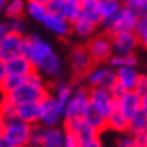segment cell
<instances>
[{
    "label": "cell",
    "instance_id": "obj_32",
    "mask_svg": "<svg viewBox=\"0 0 147 147\" xmlns=\"http://www.w3.org/2000/svg\"><path fill=\"white\" fill-rule=\"evenodd\" d=\"M0 119H2V122L18 119V116H17V105L12 102L8 96H3L2 104H0Z\"/></svg>",
    "mask_w": 147,
    "mask_h": 147
},
{
    "label": "cell",
    "instance_id": "obj_6",
    "mask_svg": "<svg viewBox=\"0 0 147 147\" xmlns=\"http://www.w3.org/2000/svg\"><path fill=\"white\" fill-rule=\"evenodd\" d=\"M65 107L60 105L56 98L48 93L41 101V123L44 128H57V123L63 119Z\"/></svg>",
    "mask_w": 147,
    "mask_h": 147
},
{
    "label": "cell",
    "instance_id": "obj_19",
    "mask_svg": "<svg viewBox=\"0 0 147 147\" xmlns=\"http://www.w3.org/2000/svg\"><path fill=\"white\" fill-rule=\"evenodd\" d=\"M81 17L87 18L95 26H104V18L99 11V0H83L81 2Z\"/></svg>",
    "mask_w": 147,
    "mask_h": 147
},
{
    "label": "cell",
    "instance_id": "obj_17",
    "mask_svg": "<svg viewBox=\"0 0 147 147\" xmlns=\"http://www.w3.org/2000/svg\"><path fill=\"white\" fill-rule=\"evenodd\" d=\"M17 116L20 120L32 126L41 123V102H30L17 107Z\"/></svg>",
    "mask_w": 147,
    "mask_h": 147
},
{
    "label": "cell",
    "instance_id": "obj_21",
    "mask_svg": "<svg viewBox=\"0 0 147 147\" xmlns=\"http://www.w3.org/2000/svg\"><path fill=\"white\" fill-rule=\"evenodd\" d=\"M123 6L122 0H99V11L104 18V24L114 18Z\"/></svg>",
    "mask_w": 147,
    "mask_h": 147
},
{
    "label": "cell",
    "instance_id": "obj_8",
    "mask_svg": "<svg viewBox=\"0 0 147 147\" xmlns=\"http://www.w3.org/2000/svg\"><path fill=\"white\" fill-rule=\"evenodd\" d=\"M63 129L66 132L74 134L81 146L87 144L93 140L101 137V132L95 129L92 125H89L84 119H71V120H63Z\"/></svg>",
    "mask_w": 147,
    "mask_h": 147
},
{
    "label": "cell",
    "instance_id": "obj_10",
    "mask_svg": "<svg viewBox=\"0 0 147 147\" xmlns=\"http://www.w3.org/2000/svg\"><path fill=\"white\" fill-rule=\"evenodd\" d=\"M35 71L32 62L24 57L18 56L15 59H11L8 62H0V80L6 75H18V77H29Z\"/></svg>",
    "mask_w": 147,
    "mask_h": 147
},
{
    "label": "cell",
    "instance_id": "obj_3",
    "mask_svg": "<svg viewBox=\"0 0 147 147\" xmlns=\"http://www.w3.org/2000/svg\"><path fill=\"white\" fill-rule=\"evenodd\" d=\"M141 18V14L138 11L129 8V6H123L119 14L105 23L102 27L108 35H116V33H123V32H135L137 24Z\"/></svg>",
    "mask_w": 147,
    "mask_h": 147
},
{
    "label": "cell",
    "instance_id": "obj_22",
    "mask_svg": "<svg viewBox=\"0 0 147 147\" xmlns=\"http://www.w3.org/2000/svg\"><path fill=\"white\" fill-rule=\"evenodd\" d=\"M98 29V26H95L92 21H89L87 18L80 17L78 20L72 23V33H75L80 38H89L92 39L95 36V32Z\"/></svg>",
    "mask_w": 147,
    "mask_h": 147
},
{
    "label": "cell",
    "instance_id": "obj_2",
    "mask_svg": "<svg viewBox=\"0 0 147 147\" xmlns=\"http://www.w3.org/2000/svg\"><path fill=\"white\" fill-rule=\"evenodd\" d=\"M32 128L20 119L0 122V147H27Z\"/></svg>",
    "mask_w": 147,
    "mask_h": 147
},
{
    "label": "cell",
    "instance_id": "obj_33",
    "mask_svg": "<svg viewBox=\"0 0 147 147\" xmlns=\"http://www.w3.org/2000/svg\"><path fill=\"white\" fill-rule=\"evenodd\" d=\"M44 141H45V128L42 125H35L32 128L27 147H44Z\"/></svg>",
    "mask_w": 147,
    "mask_h": 147
},
{
    "label": "cell",
    "instance_id": "obj_46",
    "mask_svg": "<svg viewBox=\"0 0 147 147\" xmlns=\"http://www.w3.org/2000/svg\"><path fill=\"white\" fill-rule=\"evenodd\" d=\"M8 2H9V0H0V8H2L3 11L6 8V5H8Z\"/></svg>",
    "mask_w": 147,
    "mask_h": 147
},
{
    "label": "cell",
    "instance_id": "obj_30",
    "mask_svg": "<svg viewBox=\"0 0 147 147\" xmlns=\"http://www.w3.org/2000/svg\"><path fill=\"white\" fill-rule=\"evenodd\" d=\"M137 65V57L134 54H129V56H119V54H114L110 62H108V66L111 69H120V68H135Z\"/></svg>",
    "mask_w": 147,
    "mask_h": 147
},
{
    "label": "cell",
    "instance_id": "obj_20",
    "mask_svg": "<svg viewBox=\"0 0 147 147\" xmlns=\"http://www.w3.org/2000/svg\"><path fill=\"white\" fill-rule=\"evenodd\" d=\"M110 71V66H102V65H96L92 71L86 74V77L83 78L84 86L87 89H99V86L102 84L104 78L107 77V74Z\"/></svg>",
    "mask_w": 147,
    "mask_h": 147
},
{
    "label": "cell",
    "instance_id": "obj_38",
    "mask_svg": "<svg viewBox=\"0 0 147 147\" xmlns=\"http://www.w3.org/2000/svg\"><path fill=\"white\" fill-rule=\"evenodd\" d=\"M125 6H129V8L138 11L140 14H144V11L147 8V0H122Z\"/></svg>",
    "mask_w": 147,
    "mask_h": 147
},
{
    "label": "cell",
    "instance_id": "obj_31",
    "mask_svg": "<svg viewBox=\"0 0 147 147\" xmlns=\"http://www.w3.org/2000/svg\"><path fill=\"white\" fill-rule=\"evenodd\" d=\"M26 14H27L30 18L36 20V21L42 23L45 17L50 14L47 5L42 3H36V2H27V9H26Z\"/></svg>",
    "mask_w": 147,
    "mask_h": 147
},
{
    "label": "cell",
    "instance_id": "obj_27",
    "mask_svg": "<svg viewBox=\"0 0 147 147\" xmlns=\"http://www.w3.org/2000/svg\"><path fill=\"white\" fill-rule=\"evenodd\" d=\"M81 2L83 0H65L62 17H65L69 23L78 20L81 17Z\"/></svg>",
    "mask_w": 147,
    "mask_h": 147
},
{
    "label": "cell",
    "instance_id": "obj_9",
    "mask_svg": "<svg viewBox=\"0 0 147 147\" xmlns=\"http://www.w3.org/2000/svg\"><path fill=\"white\" fill-rule=\"evenodd\" d=\"M24 38L26 36H20L15 33L0 36V62H8L11 59L23 56Z\"/></svg>",
    "mask_w": 147,
    "mask_h": 147
},
{
    "label": "cell",
    "instance_id": "obj_7",
    "mask_svg": "<svg viewBox=\"0 0 147 147\" xmlns=\"http://www.w3.org/2000/svg\"><path fill=\"white\" fill-rule=\"evenodd\" d=\"M69 63H71V68L72 72L75 74L78 78H84L86 74L89 71H92L95 68V62L89 53L87 45H77L74 47L71 54H69Z\"/></svg>",
    "mask_w": 147,
    "mask_h": 147
},
{
    "label": "cell",
    "instance_id": "obj_13",
    "mask_svg": "<svg viewBox=\"0 0 147 147\" xmlns=\"http://www.w3.org/2000/svg\"><path fill=\"white\" fill-rule=\"evenodd\" d=\"M90 105L101 113L102 116L108 117L111 110L116 105V99L108 90L104 89H90Z\"/></svg>",
    "mask_w": 147,
    "mask_h": 147
},
{
    "label": "cell",
    "instance_id": "obj_37",
    "mask_svg": "<svg viewBox=\"0 0 147 147\" xmlns=\"http://www.w3.org/2000/svg\"><path fill=\"white\" fill-rule=\"evenodd\" d=\"M116 147H135V137L131 135L129 132L120 134L116 141Z\"/></svg>",
    "mask_w": 147,
    "mask_h": 147
},
{
    "label": "cell",
    "instance_id": "obj_25",
    "mask_svg": "<svg viewBox=\"0 0 147 147\" xmlns=\"http://www.w3.org/2000/svg\"><path fill=\"white\" fill-rule=\"evenodd\" d=\"M63 146H65V129L45 128L44 147H63Z\"/></svg>",
    "mask_w": 147,
    "mask_h": 147
},
{
    "label": "cell",
    "instance_id": "obj_1",
    "mask_svg": "<svg viewBox=\"0 0 147 147\" xmlns=\"http://www.w3.org/2000/svg\"><path fill=\"white\" fill-rule=\"evenodd\" d=\"M23 56L27 57L35 71L42 74L44 77H59L63 71V63L60 57L54 53L53 47L44 41L38 35L24 38V50Z\"/></svg>",
    "mask_w": 147,
    "mask_h": 147
},
{
    "label": "cell",
    "instance_id": "obj_28",
    "mask_svg": "<svg viewBox=\"0 0 147 147\" xmlns=\"http://www.w3.org/2000/svg\"><path fill=\"white\" fill-rule=\"evenodd\" d=\"M74 92H75V89H74L71 84H68V83H57L56 87H54V93H51V95L56 98V101L60 105L66 107V104H68L69 99L72 98Z\"/></svg>",
    "mask_w": 147,
    "mask_h": 147
},
{
    "label": "cell",
    "instance_id": "obj_44",
    "mask_svg": "<svg viewBox=\"0 0 147 147\" xmlns=\"http://www.w3.org/2000/svg\"><path fill=\"white\" fill-rule=\"evenodd\" d=\"M141 111L147 116V93L144 96H141Z\"/></svg>",
    "mask_w": 147,
    "mask_h": 147
},
{
    "label": "cell",
    "instance_id": "obj_41",
    "mask_svg": "<svg viewBox=\"0 0 147 147\" xmlns=\"http://www.w3.org/2000/svg\"><path fill=\"white\" fill-rule=\"evenodd\" d=\"M134 92H137L140 96H144L147 93V75H143L141 74V77L138 80V84H137V87Z\"/></svg>",
    "mask_w": 147,
    "mask_h": 147
},
{
    "label": "cell",
    "instance_id": "obj_24",
    "mask_svg": "<svg viewBox=\"0 0 147 147\" xmlns=\"http://www.w3.org/2000/svg\"><path fill=\"white\" fill-rule=\"evenodd\" d=\"M27 77H18V75H6L5 78L0 80V90H2L3 96H8L11 93L18 90L23 84H26Z\"/></svg>",
    "mask_w": 147,
    "mask_h": 147
},
{
    "label": "cell",
    "instance_id": "obj_12",
    "mask_svg": "<svg viewBox=\"0 0 147 147\" xmlns=\"http://www.w3.org/2000/svg\"><path fill=\"white\" fill-rule=\"evenodd\" d=\"M113 39V48L114 54L119 56H129L134 54L137 45L140 44V39L135 32H123V33H116L111 35Z\"/></svg>",
    "mask_w": 147,
    "mask_h": 147
},
{
    "label": "cell",
    "instance_id": "obj_29",
    "mask_svg": "<svg viewBox=\"0 0 147 147\" xmlns=\"http://www.w3.org/2000/svg\"><path fill=\"white\" fill-rule=\"evenodd\" d=\"M26 9H27V2H24V0H9L5 8V15L8 17V20L21 18Z\"/></svg>",
    "mask_w": 147,
    "mask_h": 147
},
{
    "label": "cell",
    "instance_id": "obj_23",
    "mask_svg": "<svg viewBox=\"0 0 147 147\" xmlns=\"http://www.w3.org/2000/svg\"><path fill=\"white\" fill-rule=\"evenodd\" d=\"M83 119H84L89 125H92L95 129H98L101 134H102L104 131H107V117L102 116L101 113L95 108V107L89 105V108L86 110Z\"/></svg>",
    "mask_w": 147,
    "mask_h": 147
},
{
    "label": "cell",
    "instance_id": "obj_4",
    "mask_svg": "<svg viewBox=\"0 0 147 147\" xmlns=\"http://www.w3.org/2000/svg\"><path fill=\"white\" fill-rule=\"evenodd\" d=\"M86 45H87L95 65L108 63L110 59L114 56L113 39H111V35H108L107 32L101 33V35H95L92 39H89V42Z\"/></svg>",
    "mask_w": 147,
    "mask_h": 147
},
{
    "label": "cell",
    "instance_id": "obj_26",
    "mask_svg": "<svg viewBox=\"0 0 147 147\" xmlns=\"http://www.w3.org/2000/svg\"><path fill=\"white\" fill-rule=\"evenodd\" d=\"M128 132L134 137H140V135H146L147 134V116L143 111H140L137 116H134L129 120Z\"/></svg>",
    "mask_w": 147,
    "mask_h": 147
},
{
    "label": "cell",
    "instance_id": "obj_42",
    "mask_svg": "<svg viewBox=\"0 0 147 147\" xmlns=\"http://www.w3.org/2000/svg\"><path fill=\"white\" fill-rule=\"evenodd\" d=\"M135 147H147V134L135 137Z\"/></svg>",
    "mask_w": 147,
    "mask_h": 147
},
{
    "label": "cell",
    "instance_id": "obj_39",
    "mask_svg": "<svg viewBox=\"0 0 147 147\" xmlns=\"http://www.w3.org/2000/svg\"><path fill=\"white\" fill-rule=\"evenodd\" d=\"M63 5H65V0H51V2L47 5V8H48L50 14H59V15H62Z\"/></svg>",
    "mask_w": 147,
    "mask_h": 147
},
{
    "label": "cell",
    "instance_id": "obj_40",
    "mask_svg": "<svg viewBox=\"0 0 147 147\" xmlns=\"http://www.w3.org/2000/svg\"><path fill=\"white\" fill-rule=\"evenodd\" d=\"M63 147H83V146L74 134L65 131V146Z\"/></svg>",
    "mask_w": 147,
    "mask_h": 147
},
{
    "label": "cell",
    "instance_id": "obj_43",
    "mask_svg": "<svg viewBox=\"0 0 147 147\" xmlns=\"http://www.w3.org/2000/svg\"><path fill=\"white\" fill-rule=\"evenodd\" d=\"M83 147H104V144H102V141H101V137H99V138H96V140H93V141L84 144Z\"/></svg>",
    "mask_w": 147,
    "mask_h": 147
},
{
    "label": "cell",
    "instance_id": "obj_15",
    "mask_svg": "<svg viewBox=\"0 0 147 147\" xmlns=\"http://www.w3.org/2000/svg\"><path fill=\"white\" fill-rule=\"evenodd\" d=\"M116 102L119 105V108L122 110V113L129 120L141 111V96L134 90L132 92H125L122 95V98H119Z\"/></svg>",
    "mask_w": 147,
    "mask_h": 147
},
{
    "label": "cell",
    "instance_id": "obj_36",
    "mask_svg": "<svg viewBox=\"0 0 147 147\" xmlns=\"http://www.w3.org/2000/svg\"><path fill=\"white\" fill-rule=\"evenodd\" d=\"M27 83L32 84V86H35V87L38 89H44V90H48L47 89V84H45V78L42 74H39L38 71H33L30 75L27 77Z\"/></svg>",
    "mask_w": 147,
    "mask_h": 147
},
{
    "label": "cell",
    "instance_id": "obj_14",
    "mask_svg": "<svg viewBox=\"0 0 147 147\" xmlns=\"http://www.w3.org/2000/svg\"><path fill=\"white\" fill-rule=\"evenodd\" d=\"M42 26L60 38H66L72 33V23L59 14H48L42 21Z\"/></svg>",
    "mask_w": 147,
    "mask_h": 147
},
{
    "label": "cell",
    "instance_id": "obj_16",
    "mask_svg": "<svg viewBox=\"0 0 147 147\" xmlns=\"http://www.w3.org/2000/svg\"><path fill=\"white\" fill-rule=\"evenodd\" d=\"M128 129H129V119L122 113V110L119 108L116 102L114 108L111 110V113L107 117V131L117 132L120 135V134H126Z\"/></svg>",
    "mask_w": 147,
    "mask_h": 147
},
{
    "label": "cell",
    "instance_id": "obj_35",
    "mask_svg": "<svg viewBox=\"0 0 147 147\" xmlns=\"http://www.w3.org/2000/svg\"><path fill=\"white\" fill-rule=\"evenodd\" d=\"M8 24V29H9V33H15V35H20V36H24L26 33V24L21 18H11L6 21Z\"/></svg>",
    "mask_w": 147,
    "mask_h": 147
},
{
    "label": "cell",
    "instance_id": "obj_47",
    "mask_svg": "<svg viewBox=\"0 0 147 147\" xmlns=\"http://www.w3.org/2000/svg\"><path fill=\"white\" fill-rule=\"evenodd\" d=\"M143 15H144V17L147 18V8H146V11H144V14H143Z\"/></svg>",
    "mask_w": 147,
    "mask_h": 147
},
{
    "label": "cell",
    "instance_id": "obj_45",
    "mask_svg": "<svg viewBox=\"0 0 147 147\" xmlns=\"http://www.w3.org/2000/svg\"><path fill=\"white\" fill-rule=\"evenodd\" d=\"M27 2H36V3H42V5H48L51 0H27Z\"/></svg>",
    "mask_w": 147,
    "mask_h": 147
},
{
    "label": "cell",
    "instance_id": "obj_34",
    "mask_svg": "<svg viewBox=\"0 0 147 147\" xmlns=\"http://www.w3.org/2000/svg\"><path fill=\"white\" fill-rule=\"evenodd\" d=\"M135 33L140 39V44L144 47V50L147 51V18L144 15H141L140 21L137 24V29H135Z\"/></svg>",
    "mask_w": 147,
    "mask_h": 147
},
{
    "label": "cell",
    "instance_id": "obj_18",
    "mask_svg": "<svg viewBox=\"0 0 147 147\" xmlns=\"http://www.w3.org/2000/svg\"><path fill=\"white\" fill-rule=\"evenodd\" d=\"M116 75H117V84L120 87L126 92H132L135 90L141 74L135 68H120L116 71Z\"/></svg>",
    "mask_w": 147,
    "mask_h": 147
},
{
    "label": "cell",
    "instance_id": "obj_5",
    "mask_svg": "<svg viewBox=\"0 0 147 147\" xmlns=\"http://www.w3.org/2000/svg\"><path fill=\"white\" fill-rule=\"evenodd\" d=\"M90 105V89L86 86H78L74 92L72 98L65 107L63 113V120H71V119H83L86 110Z\"/></svg>",
    "mask_w": 147,
    "mask_h": 147
},
{
    "label": "cell",
    "instance_id": "obj_11",
    "mask_svg": "<svg viewBox=\"0 0 147 147\" xmlns=\"http://www.w3.org/2000/svg\"><path fill=\"white\" fill-rule=\"evenodd\" d=\"M48 93H50L48 90L38 89V87H35V86H32V84H29L27 81H26V84H23L21 87H20L18 90H15L14 93L8 95V98L18 107V105L30 104V102H41Z\"/></svg>",
    "mask_w": 147,
    "mask_h": 147
}]
</instances>
